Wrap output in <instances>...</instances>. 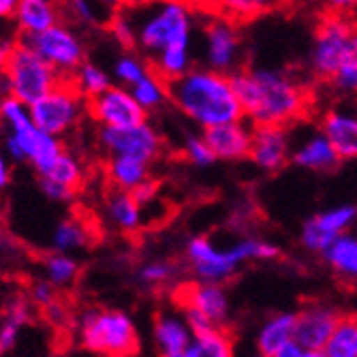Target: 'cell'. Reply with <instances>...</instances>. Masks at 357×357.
Here are the masks:
<instances>
[{
    "instance_id": "obj_1",
    "label": "cell",
    "mask_w": 357,
    "mask_h": 357,
    "mask_svg": "<svg viewBox=\"0 0 357 357\" xmlns=\"http://www.w3.org/2000/svg\"><path fill=\"white\" fill-rule=\"evenodd\" d=\"M229 77L244 120L252 126L287 128L302 120L308 112L310 96L306 88L280 69H238Z\"/></svg>"
},
{
    "instance_id": "obj_2",
    "label": "cell",
    "mask_w": 357,
    "mask_h": 357,
    "mask_svg": "<svg viewBox=\"0 0 357 357\" xmlns=\"http://www.w3.org/2000/svg\"><path fill=\"white\" fill-rule=\"evenodd\" d=\"M169 101L202 131L244 120L231 77L208 67H192L180 79L169 82Z\"/></svg>"
},
{
    "instance_id": "obj_3",
    "label": "cell",
    "mask_w": 357,
    "mask_h": 357,
    "mask_svg": "<svg viewBox=\"0 0 357 357\" xmlns=\"http://www.w3.org/2000/svg\"><path fill=\"white\" fill-rule=\"evenodd\" d=\"M184 252L195 280L212 284H225L244 264L280 257V248L261 238H242L229 246H218L204 236H195L186 242Z\"/></svg>"
},
{
    "instance_id": "obj_4",
    "label": "cell",
    "mask_w": 357,
    "mask_h": 357,
    "mask_svg": "<svg viewBox=\"0 0 357 357\" xmlns=\"http://www.w3.org/2000/svg\"><path fill=\"white\" fill-rule=\"evenodd\" d=\"M126 13L131 20L135 47L156 58L167 50H190L195 11L184 3H156L148 7H133Z\"/></svg>"
},
{
    "instance_id": "obj_5",
    "label": "cell",
    "mask_w": 357,
    "mask_h": 357,
    "mask_svg": "<svg viewBox=\"0 0 357 357\" xmlns=\"http://www.w3.org/2000/svg\"><path fill=\"white\" fill-rule=\"evenodd\" d=\"M77 340L88 353L101 357H131L139 349V334L124 310L90 308L77 321Z\"/></svg>"
},
{
    "instance_id": "obj_6",
    "label": "cell",
    "mask_w": 357,
    "mask_h": 357,
    "mask_svg": "<svg viewBox=\"0 0 357 357\" xmlns=\"http://www.w3.org/2000/svg\"><path fill=\"white\" fill-rule=\"evenodd\" d=\"M0 82H3V99L11 96L26 107H32L64 79L26 43L17 41Z\"/></svg>"
},
{
    "instance_id": "obj_7",
    "label": "cell",
    "mask_w": 357,
    "mask_h": 357,
    "mask_svg": "<svg viewBox=\"0 0 357 357\" xmlns=\"http://www.w3.org/2000/svg\"><path fill=\"white\" fill-rule=\"evenodd\" d=\"M86 109L88 105L84 103L79 92L73 88V84L64 79L50 94H45L41 101L30 107V118L41 133L60 139L71 128H75Z\"/></svg>"
},
{
    "instance_id": "obj_8",
    "label": "cell",
    "mask_w": 357,
    "mask_h": 357,
    "mask_svg": "<svg viewBox=\"0 0 357 357\" xmlns=\"http://www.w3.org/2000/svg\"><path fill=\"white\" fill-rule=\"evenodd\" d=\"M22 43H26L41 60H45L62 79L73 75L86 58V47L79 35L62 22L41 32V35L22 37Z\"/></svg>"
},
{
    "instance_id": "obj_9",
    "label": "cell",
    "mask_w": 357,
    "mask_h": 357,
    "mask_svg": "<svg viewBox=\"0 0 357 357\" xmlns=\"http://www.w3.org/2000/svg\"><path fill=\"white\" fill-rule=\"evenodd\" d=\"M353 32L355 26L338 13L328 15L317 26L312 50H310V71L319 79L328 82L336 73V69L340 67V62L344 60L351 47Z\"/></svg>"
},
{
    "instance_id": "obj_10",
    "label": "cell",
    "mask_w": 357,
    "mask_h": 357,
    "mask_svg": "<svg viewBox=\"0 0 357 357\" xmlns=\"http://www.w3.org/2000/svg\"><path fill=\"white\" fill-rule=\"evenodd\" d=\"M240 56H242V39L236 28V22L227 17H212L204 26L206 67L222 75H234L238 71Z\"/></svg>"
},
{
    "instance_id": "obj_11",
    "label": "cell",
    "mask_w": 357,
    "mask_h": 357,
    "mask_svg": "<svg viewBox=\"0 0 357 357\" xmlns=\"http://www.w3.org/2000/svg\"><path fill=\"white\" fill-rule=\"evenodd\" d=\"M99 144L109 156H131L148 165L163 148V139L148 120L131 128H99Z\"/></svg>"
},
{
    "instance_id": "obj_12",
    "label": "cell",
    "mask_w": 357,
    "mask_h": 357,
    "mask_svg": "<svg viewBox=\"0 0 357 357\" xmlns=\"http://www.w3.org/2000/svg\"><path fill=\"white\" fill-rule=\"evenodd\" d=\"M355 220H357V206H353V204L328 208V210L310 216L304 222L300 242L306 250L323 255L340 236L349 234Z\"/></svg>"
},
{
    "instance_id": "obj_13",
    "label": "cell",
    "mask_w": 357,
    "mask_h": 357,
    "mask_svg": "<svg viewBox=\"0 0 357 357\" xmlns=\"http://www.w3.org/2000/svg\"><path fill=\"white\" fill-rule=\"evenodd\" d=\"M88 114L101 128H131L146 122V112L137 105L128 88L112 86L103 94L88 101Z\"/></svg>"
},
{
    "instance_id": "obj_14",
    "label": "cell",
    "mask_w": 357,
    "mask_h": 357,
    "mask_svg": "<svg viewBox=\"0 0 357 357\" xmlns=\"http://www.w3.org/2000/svg\"><path fill=\"white\" fill-rule=\"evenodd\" d=\"M176 300L182 310H195L204 314L214 328L222 330V326L229 319L231 302L229 294L222 284H212V282H190L182 284L176 294Z\"/></svg>"
},
{
    "instance_id": "obj_15",
    "label": "cell",
    "mask_w": 357,
    "mask_h": 357,
    "mask_svg": "<svg viewBox=\"0 0 357 357\" xmlns=\"http://www.w3.org/2000/svg\"><path fill=\"white\" fill-rule=\"evenodd\" d=\"M340 319V312L326 302H312L296 312L294 342L306 351H323Z\"/></svg>"
},
{
    "instance_id": "obj_16",
    "label": "cell",
    "mask_w": 357,
    "mask_h": 357,
    "mask_svg": "<svg viewBox=\"0 0 357 357\" xmlns=\"http://www.w3.org/2000/svg\"><path fill=\"white\" fill-rule=\"evenodd\" d=\"M291 135L282 126H252L248 158L261 172H278L291 158Z\"/></svg>"
},
{
    "instance_id": "obj_17",
    "label": "cell",
    "mask_w": 357,
    "mask_h": 357,
    "mask_svg": "<svg viewBox=\"0 0 357 357\" xmlns=\"http://www.w3.org/2000/svg\"><path fill=\"white\" fill-rule=\"evenodd\" d=\"M212 150L216 160H240L248 158L250 139H252V124L246 120H236L222 126L208 128L202 135Z\"/></svg>"
},
{
    "instance_id": "obj_18",
    "label": "cell",
    "mask_w": 357,
    "mask_h": 357,
    "mask_svg": "<svg viewBox=\"0 0 357 357\" xmlns=\"http://www.w3.org/2000/svg\"><path fill=\"white\" fill-rule=\"evenodd\" d=\"M321 133L328 137L340 160L357 158V112L334 107L321 120Z\"/></svg>"
},
{
    "instance_id": "obj_19",
    "label": "cell",
    "mask_w": 357,
    "mask_h": 357,
    "mask_svg": "<svg viewBox=\"0 0 357 357\" xmlns=\"http://www.w3.org/2000/svg\"><path fill=\"white\" fill-rule=\"evenodd\" d=\"M291 158L296 165L308 172H332L340 163L336 150L321 131H312L291 146Z\"/></svg>"
},
{
    "instance_id": "obj_20",
    "label": "cell",
    "mask_w": 357,
    "mask_h": 357,
    "mask_svg": "<svg viewBox=\"0 0 357 357\" xmlns=\"http://www.w3.org/2000/svg\"><path fill=\"white\" fill-rule=\"evenodd\" d=\"M152 336H154V344L160 357L182 353L192 340V332L186 326L182 312H174V310H165L156 314L154 326H152Z\"/></svg>"
},
{
    "instance_id": "obj_21",
    "label": "cell",
    "mask_w": 357,
    "mask_h": 357,
    "mask_svg": "<svg viewBox=\"0 0 357 357\" xmlns=\"http://www.w3.org/2000/svg\"><path fill=\"white\" fill-rule=\"evenodd\" d=\"M296 338V312H276L261 323L255 336V349L264 357H274Z\"/></svg>"
},
{
    "instance_id": "obj_22",
    "label": "cell",
    "mask_w": 357,
    "mask_h": 357,
    "mask_svg": "<svg viewBox=\"0 0 357 357\" xmlns=\"http://www.w3.org/2000/svg\"><path fill=\"white\" fill-rule=\"evenodd\" d=\"M13 20L22 37H35L60 24V9L50 0H20Z\"/></svg>"
},
{
    "instance_id": "obj_23",
    "label": "cell",
    "mask_w": 357,
    "mask_h": 357,
    "mask_svg": "<svg viewBox=\"0 0 357 357\" xmlns=\"http://www.w3.org/2000/svg\"><path fill=\"white\" fill-rule=\"evenodd\" d=\"M105 216L114 229L122 234H135L144 225V210L137 206L131 192L112 190L105 202Z\"/></svg>"
},
{
    "instance_id": "obj_24",
    "label": "cell",
    "mask_w": 357,
    "mask_h": 357,
    "mask_svg": "<svg viewBox=\"0 0 357 357\" xmlns=\"http://www.w3.org/2000/svg\"><path fill=\"white\" fill-rule=\"evenodd\" d=\"M150 176V165L144 160L131 156H109L107 163V178L114 190L133 192L139 184H144Z\"/></svg>"
},
{
    "instance_id": "obj_25",
    "label": "cell",
    "mask_w": 357,
    "mask_h": 357,
    "mask_svg": "<svg viewBox=\"0 0 357 357\" xmlns=\"http://www.w3.org/2000/svg\"><path fill=\"white\" fill-rule=\"evenodd\" d=\"M326 264L332 272L344 280L357 282V234L340 236L326 252H323Z\"/></svg>"
},
{
    "instance_id": "obj_26",
    "label": "cell",
    "mask_w": 357,
    "mask_h": 357,
    "mask_svg": "<svg viewBox=\"0 0 357 357\" xmlns=\"http://www.w3.org/2000/svg\"><path fill=\"white\" fill-rule=\"evenodd\" d=\"M167 357H236V353L229 334L222 330H212L206 334H195L182 353Z\"/></svg>"
},
{
    "instance_id": "obj_27",
    "label": "cell",
    "mask_w": 357,
    "mask_h": 357,
    "mask_svg": "<svg viewBox=\"0 0 357 357\" xmlns=\"http://www.w3.org/2000/svg\"><path fill=\"white\" fill-rule=\"evenodd\" d=\"M30 306L24 300H15L7 306L3 323H0V355L11 353L17 344L22 330L30 323Z\"/></svg>"
},
{
    "instance_id": "obj_28",
    "label": "cell",
    "mask_w": 357,
    "mask_h": 357,
    "mask_svg": "<svg viewBox=\"0 0 357 357\" xmlns=\"http://www.w3.org/2000/svg\"><path fill=\"white\" fill-rule=\"evenodd\" d=\"M128 92H131V96L146 114L160 109L169 101V84L165 79H160L154 71H150L144 79L128 88Z\"/></svg>"
},
{
    "instance_id": "obj_29",
    "label": "cell",
    "mask_w": 357,
    "mask_h": 357,
    "mask_svg": "<svg viewBox=\"0 0 357 357\" xmlns=\"http://www.w3.org/2000/svg\"><path fill=\"white\" fill-rule=\"evenodd\" d=\"M323 353L328 357H357V317L340 314Z\"/></svg>"
},
{
    "instance_id": "obj_30",
    "label": "cell",
    "mask_w": 357,
    "mask_h": 357,
    "mask_svg": "<svg viewBox=\"0 0 357 357\" xmlns=\"http://www.w3.org/2000/svg\"><path fill=\"white\" fill-rule=\"evenodd\" d=\"M39 180H47V182H54L58 186H64V188L77 192V188H79V184L84 180V165L73 152L62 150V154L56 158V163L52 165V169Z\"/></svg>"
},
{
    "instance_id": "obj_31",
    "label": "cell",
    "mask_w": 357,
    "mask_h": 357,
    "mask_svg": "<svg viewBox=\"0 0 357 357\" xmlns=\"http://www.w3.org/2000/svg\"><path fill=\"white\" fill-rule=\"evenodd\" d=\"M73 88L79 92L82 99H94V96L103 94L107 88H112V77L99 67V64L84 62L82 67L71 75Z\"/></svg>"
},
{
    "instance_id": "obj_32",
    "label": "cell",
    "mask_w": 357,
    "mask_h": 357,
    "mask_svg": "<svg viewBox=\"0 0 357 357\" xmlns=\"http://www.w3.org/2000/svg\"><path fill=\"white\" fill-rule=\"evenodd\" d=\"M90 234L86 229V225L77 218H64L56 225V229L52 234V246L56 252L69 255L73 250H79L88 244Z\"/></svg>"
},
{
    "instance_id": "obj_33",
    "label": "cell",
    "mask_w": 357,
    "mask_h": 357,
    "mask_svg": "<svg viewBox=\"0 0 357 357\" xmlns=\"http://www.w3.org/2000/svg\"><path fill=\"white\" fill-rule=\"evenodd\" d=\"M328 84L338 96H357V26L344 60L340 62L336 73L328 79Z\"/></svg>"
},
{
    "instance_id": "obj_34",
    "label": "cell",
    "mask_w": 357,
    "mask_h": 357,
    "mask_svg": "<svg viewBox=\"0 0 357 357\" xmlns=\"http://www.w3.org/2000/svg\"><path fill=\"white\" fill-rule=\"evenodd\" d=\"M43 274H45V280L52 282L56 289L69 287L75 282V278L79 274V264L75 261L73 255L52 252L43 264Z\"/></svg>"
},
{
    "instance_id": "obj_35",
    "label": "cell",
    "mask_w": 357,
    "mask_h": 357,
    "mask_svg": "<svg viewBox=\"0 0 357 357\" xmlns=\"http://www.w3.org/2000/svg\"><path fill=\"white\" fill-rule=\"evenodd\" d=\"M190 69H192L190 50H167L154 58V73L167 84L180 79Z\"/></svg>"
},
{
    "instance_id": "obj_36",
    "label": "cell",
    "mask_w": 357,
    "mask_h": 357,
    "mask_svg": "<svg viewBox=\"0 0 357 357\" xmlns=\"http://www.w3.org/2000/svg\"><path fill=\"white\" fill-rule=\"evenodd\" d=\"M0 120L7 126V133H13V135H22V133L32 131V128H37L30 118V107L11 99V96L0 99Z\"/></svg>"
},
{
    "instance_id": "obj_37",
    "label": "cell",
    "mask_w": 357,
    "mask_h": 357,
    "mask_svg": "<svg viewBox=\"0 0 357 357\" xmlns=\"http://www.w3.org/2000/svg\"><path fill=\"white\" fill-rule=\"evenodd\" d=\"M62 144L58 137H52L47 133H41L39 131V139H37V146H35V152H32V158H30V165L32 169L37 172L39 178H43L52 165L56 163V158L62 154Z\"/></svg>"
},
{
    "instance_id": "obj_38",
    "label": "cell",
    "mask_w": 357,
    "mask_h": 357,
    "mask_svg": "<svg viewBox=\"0 0 357 357\" xmlns=\"http://www.w3.org/2000/svg\"><path fill=\"white\" fill-rule=\"evenodd\" d=\"M178 272L180 270L174 261H167V259H152V261L139 266L137 280L148 287H160V284L172 282L178 276Z\"/></svg>"
},
{
    "instance_id": "obj_39",
    "label": "cell",
    "mask_w": 357,
    "mask_h": 357,
    "mask_svg": "<svg viewBox=\"0 0 357 357\" xmlns=\"http://www.w3.org/2000/svg\"><path fill=\"white\" fill-rule=\"evenodd\" d=\"M148 73H150V69L146 67V62L133 54H124L114 62V77H116V82H120L122 88L135 86Z\"/></svg>"
},
{
    "instance_id": "obj_40",
    "label": "cell",
    "mask_w": 357,
    "mask_h": 357,
    "mask_svg": "<svg viewBox=\"0 0 357 357\" xmlns=\"http://www.w3.org/2000/svg\"><path fill=\"white\" fill-rule=\"evenodd\" d=\"M184 156L188 158V163L195 167H210L214 163V154L208 148L206 139L202 135H186L184 139Z\"/></svg>"
},
{
    "instance_id": "obj_41",
    "label": "cell",
    "mask_w": 357,
    "mask_h": 357,
    "mask_svg": "<svg viewBox=\"0 0 357 357\" xmlns=\"http://www.w3.org/2000/svg\"><path fill=\"white\" fill-rule=\"evenodd\" d=\"M268 7V3H259V0H229V3H222L220 9L225 11L222 17L227 20H246L255 17Z\"/></svg>"
},
{
    "instance_id": "obj_42",
    "label": "cell",
    "mask_w": 357,
    "mask_h": 357,
    "mask_svg": "<svg viewBox=\"0 0 357 357\" xmlns=\"http://www.w3.org/2000/svg\"><path fill=\"white\" fill-rule=\"evenodd\" d=\"M112 32L120 45L124 47H135V35H133V26L131 20L126 17L124 11H118L112 20Z\"/></svg>"
},
{
    "instance_id": "obj_43",
    "label": "cell",
    "mask_w": 357,
    "mask_h": 357,
    "mask_svg": "<svg viewBox=\"0 0 357 357\" xmlns=\"http://www.w3.org/2000/svg\"><path fill=\"white\" fill-rule=\"evenodd\" d=\"M30 298L37 306L41 308H50L52 304H56V287L52 282H47L45 278L43 280H37L30 289Z\"/></svg>"
},
{
    "instance_id": "obj_44",
    "label": "cell",
    "mask_w": 357,
    "mask_h": 357,
    "mask_svg": "<svg viewBox=\"0 0 357 357\" xmlns=\"http://www.w3.org/2000/svg\"><path fill=\"white\" fill-rule=\"evenodd\" d=\"M39 186L43 190V195L50 199V202H56V204H69L73 197H75V190H69L64 186H58L54 182H47V180H39Z\"/></svg>"
},
{
    "instance_id": "obj_45",
    "label": "cell",
    "mask_w": 357,
    "mask_h": 357,
    "mask_svg": "<svg viewBox=\"0 0 357 357\" xmlns=\"http://www.w3.org/2000/svg\"><path fill=\"white\" fill-rule=\"evenodd\" d=\"M133 199L137 202V206L144 210L146 206H150L156 197H158V184L154 180H146L144 184H139L133 192Z\"/></svg>"
},
{
    "instance_id": "obj_46",
    "label": "cell",
    "mask_w": 357,
    "mask_h": 357,
    "mask_svg": "<svg viewBox=\"0 0 357 357\" xmlns=\"http://www.w3.org/2000/svg\"><path fill=\"white\" fill-rule=\"evenodd\" d=\"M69 9L73 11V15L86 24H96V22H101V15L99 13H94V9H99L96 5L92 3H82V0H77V3H71Z\"/></svg>"
},
{
    "instance_id": "obj_47",
    "label": "cell",
    "mask_w": 357,
    "mask_h": 357,
    "mask_svg": "<svg viewBox=\"0 0 357 357\" xmlns=\"http://www.w3.org/2000/svg\"><path fill=\"white\" fill-rule=\"evenodd\" d=\"M15 45H17V41H13V39H5V37L0 39V75L5 73V69H7L9 58H11Z\"/></svg>"
},
{
    "instance_id": "obj_48",
    "label": "cell",
    "mask_w": 357,
    "mask_h": 357,
    "mask_svg": "<svg viewBox=\"0 0 357 357\" xmlns=\"http://www.w3.org/2000/svg\"><path fill=\"white\" fill-rule=\"evenodd\" d=\"M11 182V163L9 158L0 152V190H5Z\"/></svg>"
},
{
    "instance_id": "obj_49",
    "label": "cell",
    "mask_w": 357,
    "mask_h": 357,
    "mask_svg": "<svg viewBox=\"0 0 357 357\" xmlns=\"http://www.w3.org/2000/svg\"><path fill=\"white\" fill-rule=\"evenodd\" d=\"M274 357H310V351L298 347L296 342H291L289 347H284V349H282L280 353H276Z\"/></svg>"
},
{
    "instance_id": "obj_50",
    "label": "cell",
    "mask_w": 357,
    "mask_h": 357,
    "mask_svg": "<svg viewBox=\"0 0 357 357\" xmlns=\"http://www.w3.org/2000/svg\"><path fill=\"white\" fill-rule=\"evenodd\" d=\"M17 0H0V20H9L15 15Z\"/></svg>"
},
{
    "instance_id": "obj_51",
    "label": "cell",
    "mask_w": 357,
    "mask_h": 357,
    "mask_svg": "<svg viewBox=\"0 0 357 357\" xmlns=\"http://www.w3.org/2000/svg\"><path fill=\"white\" fill-rule=\"evenodd\" d=\"M310 357H328L323 351H310Z\"/></svg>"
},
{
    "instance_id": "obj_52",
    "label": "cell",
    "mask_w": 357,
    "mask_h": 357,
    "mask_svg": "<svg viewBox=\"0 0 357 357\" xmlns=\"http://www.w3.org/2000/svg\"><path fill=\"white\" fill-rule=\"evenodd\" d=\"M355 112H357V96H355Z\"/></svg>"
},
{
    "instance_id": "obj_53",
    "label": "cell",
    "mask_w": 357,
    "mask_h": 357,
    "mask_svg": "<svg viewBox=\"0 0 357 357\" xmlns=\"http://www.w3.org/2000/svg\"><path fill=\"white\" fill-rule=\"evenodd\" d=\"M257 357H264V355H257Z\"/></svg>"
}]
</instances>
